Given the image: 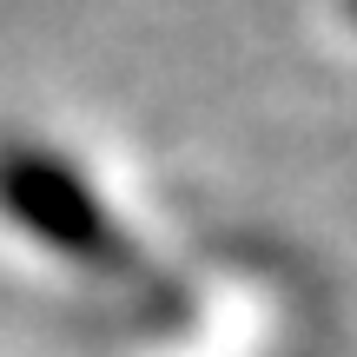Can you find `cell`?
Listing matches in <instances>:
<instances>
[{"instance_id":"6da1fadb","label":"cell","mask_w":357,"mask_h":357,"mask_svg":"<svg viewBox=\"0 0 357 357\" xmlns=\"http://www.w3.org/2000/svg\"><path fill=\"white\" fill-rule=\"evenodd\" d=\"M0 218L100 278H126L139 265V245L86 185V172L40 139H0Z\"/></svg>"},{"instance_id":"7a4b0ae2","label":"cell","mask_w":357,"mask_h":357,"mask_svg":"<svg viewBox=\"0 0 357 357\" xmlns=\"http://www.w3.org/2000/svg\"><path fill=\"white\" fill-rule=\"evenodd\" d=\"M351 13H357V0H351Z\"/></svg>"}]
</instances>
